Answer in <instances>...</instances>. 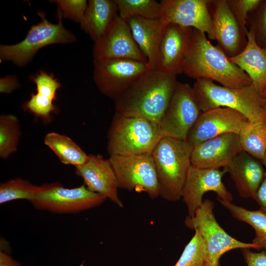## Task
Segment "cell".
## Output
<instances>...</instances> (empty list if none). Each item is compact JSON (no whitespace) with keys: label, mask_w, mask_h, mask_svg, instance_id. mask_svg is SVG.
Wrapping results in <instances>:
<instances>
[{"label":"cell","mask_w":266,"mask_h":266,"mask_svg":"<svg viewBox=\"0 0 266 266\" xmlns=\"http://www.w3.org/2000/svg\"><path fill=\"white\" fill-rule=\"evenodd\" d=\"M94 59H124L147 63L127 21L119 15L93 47Z\"/></svg>","instance_id":"9a60e30c"},{"label":"cell","mask_w":266,"mask_h":266,"mask_svg":"<svg viewBox=\"0 0 266 266\" xmlns=\"http://www.w3.org/2000/svg\"><path fill=\"white\" fill-rule=\"evenodd\" d=\"M76 174L91 191L109 199L119 207L123 203L119 197L117 179L109 159L99 155H90L88 162L75 167Z\"/></svg>","instance_id":"d6986e66"},{"label":"cell","mask_w":266,"mask_h":266,"mask_svg":"<svg viewBox=\"0 0 266 266\" xmlns=\"http://www.w3.org/2000/svg\"><path fill=\"white\" fill-rule=\"evenodd\" d=\"M209 0H162L159 19L165 25L191 27L215 40Z\"/></svg>","instance_id":"7c38bea8"},{"label":"cell","mask_w":266,"mask_h":266,"mask_svg":"<svg viewBox=\"0 0 266 266\" xmlns=\"http://www.w3.org/2000/svg\"><path fill=\"white\" fill-rule=\"evenodd\" d=\"M241 151L238 134H223L193 146L191 164L201 168H226Z\"/></svg>","instance_id":"e0dca14e"},{"label":"cell","mask_w":266,"mask_h":266,"mask_svg":"<svg viewBox=\"0 0 266 266\" xmlns=\"http://www.w3.org/2000/svg\"><path fill=\"white\" fill-rule=\"evenodd\" d=\"M194 29L173 24L166 25L159 49V69L177 75L183 73Z\"/></svg>","instance_id":"ac0fdd59"},{"label":"cell","mask_w":266,"mask_h":266,"mask_svg":"<svg viewBox=\"0 0 266 266\" xmlns=\"http://www.w3.org/2000/svg\"><path fill=\"white\" fill-rule=\"evenodd\" d=\"M39 22L31 26L21 41L12 45H0V61H10L22 67L28 64L37 51L53 44H68L76 41V36L63 26V16L58 9V22H49L42 11H38Z\"/></svg>","instance_id":"8992f818"},{"label":"cell","mask_w":266,"mask_h":266,"mask_svg":"<svg viewBox=\"0 0 266 266\" xmlns=\"http://www.w3.org/2000/svg\"><path fill=\"white\" fill-rule=\"evenodd\" d=\"M177 82L174 74L159 69H148L114 100L116 112L158 125Z\"/></svg>","instance_id":"6da1fadb"},{"label":"cell","mask_w":266,"mask_h":266,"mask_svg":"<svg viewBox=\"0 0 266 266\" xmlns=\"http://www.w3.org/2000/svg\"><path fill=\"white\" fill-rule=\"evenodd\" d=\"M254 200L258 203L260 206L259 210L266 214V171Z\"/></svg>","instance_id":"74e56055"},{"label":"cell","mask_w":266,"mask_h":266,"mask_svg":"<svg viewBox=\"0 0 266 266\" xmlns=\"http://www.w3.org/2000/svg\"><path fill=\"white\" fill-rule=\"evenodd\" d=\"M238 136L242 151L261 162L266 151V123L263 120L248 121Z\"/></svg>","instance_id":"484cf974"},{"label":"cell","mask_w":266,"mask_h":266,"mask_svg":"<svg viewBox=\"0 0 266 266\" xmlns=\"http://www.w3.org/2000/svg\"><path fill=\"white\" fill-rule=\"evenodd\" d=\"M20 84L18 78L14 75H8L0 79V92L1 93H11L19 88Z\"/></svg>","instance_id":"8d00e7d4"},{"label":"cell","mask_w":266,"mask_h":266,"mask_svg":"<svg viewBox=\"0 0 266 266\" xmlns=\"http://www.w3.org/2000/svg\"><path fill=\"white\" fill-rule=\"evenodd\" d=\"M119 188L145 192L151 199L160 197L159 186L152 153L114 155L109 158Z\"/></svg>","instance_id":"9c48e42d"},{"label":"cell","mask_w":266,"mask_h":266,"mask_svg":"<svg viewBox=\"0 0 266 266\" xmlns=\"http://www.w3.org/2000/svg\"><path fill=\"white\" fill-rule=\"evenodd\" d=\"M227 172L226 168L221 170L191 166L182 194L188 216L194 215L203 201V195L208 192L216 193L219 200L232 202L233 196L222 181V178Z\"/></svg>","instance_id":"4fadbf2b"},{"label":"cell","mask_w":266,"mask_h":266,"mask_svg":"<svg viewBox=\"0 0 266 266\" xmlns=\"http://www.w3.org/2000/svg\"><path fill=\"white\" fill-rule=\"evenodd\" d=\"M63 18H68L77 23L83 20L87 7L86 0H54Z\"/></svg>","instance_id":"836d02e7"},{"label":"cell","mask_w":266,"mask_h":266,"mask_svg":"<svg viewBox=\"0 0 266 266\" xmlns=\"http://www.w3.org/2000/svg\"><path fill=\"white\" fill-rule=\"evenodd\" d=\"M127 22L134 41L147 59L149 69H159L160 46L166 26L159 18L133 17Z\"/></svg>","instance_id":"ffe728a7"},{"label":"cell","mask_w":266,"mask_h":266,"mask_svg":"<svg viewBox=\"0 0 266 266\" xmlns=\"http://www.w3.org/2000/svg\"><path fill=\"white\" fill-rule=\"evenodd\" d=\"M21 136L19 121L12 114L0 117V157L7 159L17 150Z\"/></svg>","instance_id":"4316f807"},{"label":"cell","mask_w":266,"mask_h":266,"mask_svg":"<svg viewBox=\"0 0 266 266\" xmlns=\"http://www.w3.org/2000/svg\"><path fill=\"white\" fill-rule=\"evenodd\" d=\"M246 35L247 43L244 50L229 58L249 76L252 86L261 95L266 87V49L256 43L252 31L249 30Z\"/></svg>","instance_id":"7402d4cb"},{"label":"cell","mask_w":266,"mask_h":266,"mask_svg":"<svg viewBox=\"0 0 266 266\" xmlns=\"http://www.w3.org/2000/svg\"><path fill=\"white\" fill-rule=\"evenodd\" d=\"M262 115L263 121L266 123V98H264L262 108Z\"/></svg>","instance_id":"ab89813d"},{"label":"cell","mask_w":266,"mask_h":266,"mask_svg":"<svg viewBox=\"0 0 266 266\" xmlns=\"http://www.w3.org/2000/svg\"><path fill=\"white\" fill-rule=\"evenodd\" d=\"M106 198L83 184L67 188L59 182L44 184L29 201L38 210L59 214L76 213L99 206Z\"/></svg>","instance_id":"ba28073f"},{"label":"cell","mask_w":266,"mask_h":266,"mask_svg":"<svg viewBox=\"0 0 266 266\" xmlns=\"http://www.w3.org/2000/svg\"><path fill=\"white\" fill-rule=\"evenodd\" d=\"M263 165L266 169V151L263 160L261 161Z\"/></svg>","instance_id":"60d3db41"},{"label":"cell","mask_w":266,"mask_h":266,"mask_svg":"<svg viewBox=\"0 0 266 266\" xmlns=\"http://www.w3.org/2000/svg\"><path fill=\"white\" fill-rule=\"evenodd\" d=\"M183 73L190 78L209 79L226 87L238 88L252 85L244 71L217 46L212 44L204 33L195 29Z\"/></svg>","instance_id":"7a4b0ae2"},{"label":"cell","mask_w":266,"mask_h":266,"mask_svg":"<svg viewBox=\"0 0 266 266\" xmlns=\"http://www.w3.org/2000/svg\"><path fill=\"white\" fill-rule=\"evenodd\" d=\"M163 137L158 124L115 112L107 133V149L110 156L152 153Z\"/></svg>","instance_id":"5b68a950"},{"label":"cell","mask_w":266,"mask_h":266,"mask_svg":"<svg viewBox=\"0 0 266 266\" xmlns=\"http://www.w3.org/2000/svg\"><path fill=\"white\" fill-rule=\"evenodd\" d=\"M29 79L35 84L36 93L46 96L54 101L57 100V92L62 84L53 74L40 70L31 75Z\"/></svg>","instance_id":"d6a6232c"},{"label":"cell","mask_w":266,"mask_h":266,"mask_svg":"<svg viewBox=\"0 0 266 266\" xmlns=\"http://www.w3.org/2000/svg\"><path fill=\"white\" fill-rule=\"evenodd\" d=\"M240 112L228 107L202 112L190 131L186 141L193 146L227 133L238 134L248 121Z\"/></svg>","instance_id":"2e32d148"},{"label":"cell","mask_w":266,"mask_h":266,"mask_svg":"<svg viewBox=\"0 0 266 266\" xmlns=\"http://www.w3.org/2000/svg\"><path fill=\"white\" fill-rule=\"evenodd\" d=\"M44 142L65 165L79 166L86 164L89 159V155L66 135L50 132L45 135Z\"/></svg>","instance_id":"cb8c5ba5"},{"label":"cell","mask_w":266,"mask_h":266,"mask_svg":"<svg viewBox=\"0 0 266 266\" xmlns=\"http://www.w3.org/2000/svg\"><path fill=\"white\" fill-rule=\"evenodd\" d=\"M202 113L188 83L177 82L159 123L163 136L186 141L188 134Z\"/></svg>","instance_id":"30bf717a"},{"label":"cell","mask_w":266,"mask_h":266,"mask_svg":"<svg viewBox=\"0 0 266 266\" xmlns=\"http://www.w3.org/2000/svg\"><path fill=\"white\" fill-rule=\"evenodd\" d=\"M234 14L243 30L247 31L248 15L260 4L262 0H228Z\"/></svg>","instance_id":"e575fe53"},{"label":"cell","mask_w":266,"mask_h":266,"mask_svg":"<svg viewBox=\"0 0 266 266\" xmlns=\"http://www.w3.org/2000/svg\"><path fill=\"white\" fill-rule=\"evenodd\" d=\"M0 266H21V265L6 253L0 251Z\"/></svg>","instance_id":"f35d334b"},{"label":"cell","mask_w":266,"mask_h":266,"mask_svg":"<svg viewBox=\"0 0 266 266\" xmlns=\"http://www.w3.org/2000/svg\"><path fill=\"white\" fill-rule=\"evenodd\" d=\"M193 146L187 141L164 136L152 152L157 175L160 197L178 201L192 166Z\"/></svg>","instance_id":"3957f363"},{"label":"cell","mask_w":266,"mask_h":266,"mask_svg":"<svg viewBox=\"0 0 266 266\" xmlns=\"http://www.w3.org/2000/svg\"><path fill=\"white\" fill-rule=\"evenodd\" d=\"M248 23L256 43L266 49V0H262L259 6L249 14Z\"/></svg>","instance_id":"1f68e13d"},{"label":"cell","mask_w":266,"mask_h":266,"mask_svg":"<svg viewBox=\"0 0 266 266\" xmlns=\"http://www.w3.org/2000/svg\"><path fill=\"white\" fill-rule=\"evenodd\" d=\"M51 99L36 93L31 94V98L22 105V108L41 119L46 124L53 120L52 114L57 113L58 109Z\"/></svg>","instance_id":"4dcf8cb0"},{"label":"cell","mask_w":266,"mask_h":266,"mask_svg":"<svg viewBox=\"0 0 266 266\" xmlns=\"http://www.w3.org/2000/svg\"><path fill=\"white\" fill-rule=\"evenodd\" d=\"M194 99L201 112L228 107L243 114L251 122L263 119L264 98L252 85L238 88L219 86L213 81L199 79L192 87Z\"/></svg>","instance_id":"277c9868"},{"label":"cell","mask_w":266,"mask_h":266,"mask_svg":"<svg viewBox=\"0 0 266 266\" xmlns=\"http://www.w3.org/2000/svg\"><path fill=\"white\" fill-rule=\"evenodd\" d=\"M39 188L40 186L33 185L21 178L10 179L0 184V203L21 199L30 201Z\"/></svg>","instance_id":"f1b7e54d"},{"label":"cell","mask_w":266,"mask_h":266,"mask_svg":"<svg viewBox=\"0 0 266 266\" xmlns=\"http://www.w3.org/2000/svg\"><path fill=\"white\" fill-rule=\"evenodd\" d=\"M93 78L99 90L114 100L149 67L147 63L124 59H94Z\"/></svg>","instance_id":"8fae6325"},{"label":"cell","mask_w":266,"mask_h":266,"mask_svg":"<svg viewBox=\"0 0 266 266\" xmlns=\"http://www.w3.org/2000/svg\"><path fill=\"white\" fill-rule=\"evenodd\" d=\"M194 231V235L173 266H204L206 254L205 245L199 231Z\"/></svg>","instance_id":"f546056e"},{"label":"cell","mask_w":266,"mask_h":266,"mask_svg":"<svg viewBox=\"0 0 266 266\" xmlns=\"http://www.w3.org/2000/svg\"><path fill=\"white\" fill-rule=\"evenodd\" d=\"M118 8V15L127 21L133 17L158 19L161 4L155 0H115Z\"/></svg>","instance_id":"83f0119b"},{"label":"cell","mask_w":266,"mask_h":266,"mask_svg":"<svg viewBox=\"0 0 266 266\" xmlns=\"http://www.w3.org/2000/svg\"><path fill=\"white\" fill-rule=\"evenodd\" d=\"M226 169L240 197L254 200L266 173L262 162L242 151Z\"/></svg>","instance_id":"44dd1931"},{"label":"cell","mask_w":266,"mask_h":266,"mask_svg":"<svg viewBox=\"0 0 266 266\" xmlns=\"http://www.w3.org/2000/svg\"><path fill=\"white\" fill-rule=\"evenodd\" d=\"M261 96L263 97V98H266V87L265 88V89H264L262 94H261Z\"/></svg>","instance_id":"b9f144b4"},{"label":"cell","mask_w":266,"mask_h":266,"mask_svg":"<svg viewBox=\"0 0 266 266\" xmlns=\"http://www.w3.org/2000/svg\"><path fill=\"white\" fill-rule=\"evenodd\" d=\"M209 6L217 46L229 58L237 56L247 45L248 31L241 28L228 0H209Z\"/></svg>","instance_id":"5bb4252c"},{"label":"cell","mask_w":266,"mask_h":266,"mask_svg":"<svg viewBox=\"0 0 266 266\" xmlns=\"http://www.w3.org/2000/svg\"><path fill=\"white\" fill-rule=\"evenodd\" d=\"M214 206L212 200L205 199L194 215H188L184 221L187 227L199 231L203 238L206 251L204 266H220L219 261L222 255L232 250H261L257 245L240 241L229 234L216 220Z\"/></svg>","instance_id":"52a82bcc"},{"label":"cell","mask_w":266,"mask_h":266,"mask_svg":"<svg viewBox=\"0 0 266 266\" xmlns=\"http://www.w3.org/2000/svg\"><path fill=\"white\" fill-rule=\"evenodd\" d=\"M118 15L115 0H90L81 28L94 41H97Z\"/></svg>","instance_id":"603a6c76"},{"label":"cell","mask_w":266,"mask_h":266,"mask_svg":"<svg viewBox=\"0 0 266 266\" xmlns=\"http://www.w3.org/2000/svg\"><path fill=\"white\" fill-rule=\"evenodd\" d=\"M232 216L239 221L247 223L255 231L252 243L258 245L266 252V214L260 210H250L232 202L219 200Z\"/></svg>","instance_id":"d4e9b609"},{"label":"cell","mask_w":266,"mask_h":266,"mask_svg":"<svg viewBox=\"0 0 266 266\" xmlns=\"http://www.w3.org/2000/svg\"><path fill=\"white\" fill-rule=\"evenodd\" d=\"M247 266H266V252L264 250L255 252L250 248L241 249Z\"/></svg>","instance_id":"d590c367"}]
</instances>
